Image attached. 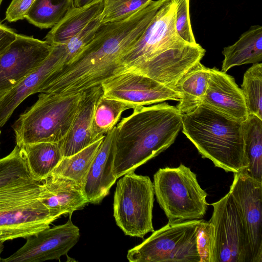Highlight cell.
<instances>
[{"instance_id":"cell-1","label":"cell","mask_w":262,"mask_h":262,"mask_svg":"<svg viewBox=\"0 0 262 262\" xmlns=\"http://www.w3.org/2000/svg\"><path fill=\"white\" fill-rule=\"evenodd\" d=\"M175 16L174 3L167 0L138 41L122 57L117 74L137 73L174 90L179 80L201 62L206 52L199 43L190 44L180 37Z\"/></svg>"},{"instance_id":"cell-2","label":"cell","mask_w":262,"mask_h":262,"mask_svg":"<svg viewBox=\"0 0 262 262\" xmlns=\"http://www.w3.org/2000/svg\"><path fill=\"white\" fill-rule=\"evenodd\" d=\"M182 114L162 103L138 106L116 125L113 142V173L118 179L135 171L174 142L182 127Z\"/></svg>"},{"instance_id":"cell-3","label":"cell","mask_w":262,"mask_h":262,"mask_svg":"<svg viewBox=\"0 0 262 262\" xmlns=\"http://www.w3.org/2000/svg\"><path fill=\"white\" fill-rule=\"evenodd\" d=\"M182 132L203 158L226 172L247 169L243 122L201 103L182 114Z\"/></svg>"},{"instance_id":"cell-4","label":"cell","mask_w":262,"mask_h":262,"mask_svg":"<svg viewBox=\"0 0 262 262\" xmlns=\"http://www.w3.org/2000/svg\"><path fill=\"white\" fill-rule=\"evenodd\" d=\"M40 184L30 177L0 188V242L35 235L59 217L41 201Z\"/></svg>"},{"instance_id":"cell-5","label":"cell","mask_w":262,"mask_h":262,"mask_svg":"<svg viewBox=\"0 0 262 262\" xmlns=\"http://www.w3.org/2000/svg\"><path fill=\"white\" fill-rule=\"evenodd\" d=\"M84 93L68 95L40 93L36 102L12 125L16 145L61 142L71 126Z\"/></svg>"},{"instance_id":"cell-6","label":"cell","mask_w":262,"mask_h":262,"mask_svg":"<svg viewBox=\"0 0 262 262\" xmlns=\"http://www.w3.org/2000/svg\"><path fill=\"white\" fill-rule=\"evenodd\" d=\"M158 203L169 222L200 220L206 213L207 194L196 175L183 164L160 168L154 176Z\"/></svg>"},{"instance_id":"cell-7","label":"cell","mask_w":262,"mask_h":262,"mask_svg":"<svg viewBox=\"0 0 262 262\" xmlns=\"http://www.w3.org/2000/svg\"><path fill=\"white\" fill-rule=\"evenodd\" d=\"M201 220L169 222L129 249L130 262H200L197 247Z\"/></svg>"},{"instance_id":"cell-8","label":"cell","mask_w":262,"mask_h":262,"mask_svg":"<svg viewBox=\"0 0 262 262\" xmlns=\"http://www.w3.org/2000/svg\"><path fill=\"white\" fill-rule=\"evenodd\" d=\"M117 183L114 198V217L126 235L143 238L154 231L153 183L148 176L134 171L125 173Z\"/></svg>"},{"instance_id":"cell-9","label":"cell","mask_w":262,"mask_h":262,"mask_svg":"<svg viewBox=\"0 0 262 262\" xmlns=\"http://www.w3.org/2000/svg\"><path fill=\"white\" fill-rule=\"evenodd\" d=\"M214 228L215 262H251L248 237L240 210L229 191L210 204Z\"/></svg>"},{"instance_id":"cell-10","label":"cell","mask_w":262,"mask_h":262,"mask_svg":"<svg viewBox=\"0 0 262 262\" xmlns=\"http://www.w3.org/2000/svg\"><path fill=\"white\" fill-rule=\"evenodd\" d=\"M52 49L45 40L17 34L0 57V98L37 69Z\"/></svg>"},{"instance_id":"cell-11","label":"cell","mask_w":262,"mask_h":262,"mask_svg":"<svg viewBox=\"0 0 262 262\" xmlns=\"http://www.w3.org/2000/svg\"><path fill=\"white\" fill-rule=\"evenodd\" d=\"M103 95L130 104L135 107L166 100L179 101L181 95L171 88L144 75L123 72L101 84Z\"/></svg>"},{"instance_id":"cell-12","label":"cell","mask_w":262,"mask_h":262,"mask_svg":"<svg viewBox=\"0 0 262 262\" xmlns=\"http://www.w3.org/2000/svg\"><path fill=\"white\" fill-rule=\"evenodd\" d=\"M229 192L243 219L251 262H262V182L245 170L234 173Z\"/></svg>"},{"instance_id":"cell-13","label":"cell","mask_w":262,"mask_h":262,"mask_svg":"<svg viewBox=\"0 0 262 262\" xmlns=\"http://www.w3.org/2000/svg\"><path fill=\"white\" fill-rule=\"evenodd\" d=\"M67 222L49 227L35 235L26 238V243L2 262H40L59 259L77 243L80 230L69 214Z\"/></svg>"},{"instance_id":"cell-14","label":"cell","mask_w":262,"mask_h":262,"mask_svg":"<svg viewBox=\"0 0 262 262\" xmlns=\"http://www.w3.org/2000/svg\"><path fill=\"white\" fill-rule=\"evenodd\" d=\"M52 46L53 49L45 61L0 98V128L24 100L32 94L40 93L49 76L63 66L62 45Z\"/></svg>"},{"instance_id":"cell-15","label":"cell","mask_w":262,"mask_h":262,"mask_svg":"<svg viewBox=\"0 0 262 262\" xmlns=\"http://www.w3.org/2000/svg\"><path fill=\"white\" fill-rule=\"evenodd\" d=\"M209 70L208 86L201 103L236 120L246 121L249 116L248 109L234 78L215 68Z\"/></svg>"},{"instance_id":"cell-16","label":"cell","mask_w":262,"mask_h":262,"mask_svg":"<svg viewBox=\"0 0 262 262\" xmlns=\"http://www.w3.org/2000/svg\"><path fill=\"white\" fill-rule=\"evenodd\" d=\"M115 128L104 136L90 166L83 187L89 203L100 204L117 180L113 173V142Z\"/></svg>"},{"instance_id":"cell-17","label":"cell","mask_w":262,"mask_h":262,"mask_svg":"<svg viewBox=\"0 0 262 262\" xmlns=\"http://www.w3.org/2000/svg\"><path fill=\"white\" fill-rule=\"evenodd\" d=\"M39 198L59 217L82 209L89 203L81 187L69 179L51 176L40 184Z\"/></svg>"},{"instance_id":"cell-18","label":"cell","mask_w":262,"mask_h":262,"mask_svg":"<svg viewBox=\"0 0 262 262\" xmlns=\"http://www.w3.org/2000/svg\"><path fill=\"white\" fill-rule=\"evenodd\" d=\"M102 93L101 85L85 91L71 126L60 142L63 157L74 155L94 143L91 136L93 118L96 103Z\"/></svg>"},{"instance_id":"cell-19","label":"cell","mask_w":262,"mask_h":262,"mask_svg":"<svg viewBox=\"0 0 262 262\" xmlns=\"http://www.w3.org/2000/svg\"><path fill=\"white\" fill-rule=\"evenodd\" d=\"M102 0L82 7H73L64 17L52 28L45 39L51 45H62L78 34L103 11Z\"/></svg>"},{"instance_id":"cell-20","label":"cell","mask_w":262,"mask_h":262,"mask_svg":"<svg viewBox=\"0 0 262 262\" xmlns=\"http://www.w3.org/2000/svg\"><path fill=\"white\" fill-rule=\"evenodd\" d=\"M222 71L244 64L256 63L262 60V27L252 26L233 45L225 47Z\"/></svg>"},{"instance_id":"cell-21","label":"cell","mask_w":262,"mask_h":262,"mask_svg":"<svg viewBox=\"0 0 262 262\" xmlns=\"http://www.w3.org/2000/svg\"><path fill=\"white\" fill-rule=\"evenodd\" d=\"M31 177L41 182L49 178L63 158L60 142H40L20 146Z\"/></svg>"},{"instance_id":"cell-22","label":"cell","mask_w":262,"mask_h":262,"mask_svg":"<svg viewBox=\"0 0 262 262\" xmlns=\"http://www.w3.org/2000/svg\"><path fill=\"white\" fill-rule=\"evenodd\" d=\"M209 75V68L199 62L177 83L174 90L181 95V98L176 107L182 114L192 111L202 103Z\"/></svg>"},{"instance_id":"cell-23","label":"cell","mask_w":262,"mask_h":262,"mask_svg":"<svg viewBox=\"0 0 262 262\" xmlns=\"http://www.w3.org/2000/svg\"><path fill=\"white\" fill-rule=\"evenodd\" d=\"M244 151L251 177L262 182V119L249 114L243 122Z\"/></svg>"},{"instance_id":"cell-24","label":"cell","mask_w":262,"mask_h":262,"mask_svg":"<svg viewBox=\"0 0 262 262\" xmlns=\"http://www.w3.org/2000/svg\"><path fill=\"white\" fill-rule=\"evenodd\" d=\"M103 140H98L74 155L63 157L50 177L69 179L83 190L92 162Z\"/></svg>"},{"instance_id":"cell-25","label":"cell","mask_w":262,"mask_h":262,"mask_svg":"<svg viewBox=\"0 0 262 262\" xmlns=\"http://www.w3.org/2000/svg\"><path fill=\"white\" fill-rule=\"evenodd\" d=\"M135 107L127 103L106 97L102 93L96 103L93 118V142L104 138L116 126L124 111Z\"/></svg>"},{"instance_id":"cell-26","label":"cell","mask_w":262,"mask_h":262,"mask_svg":"<svg viewBox=\"0 0 262 262\" xmlns=\"http://www.w3.org/2000/svg\"><path fill=\"white\" fill-rule=\"evenodd\" d=\"M74 6L73 0H35L25 18L40 29L52 28Z\"/></svg>"},{"instance_id":"cell-27","label":"cell","mask_w":262,"mask_h":262,"mask_svg":"<svg viewBox=\"0 0 262 262\" xmlns=\"http://www.w3.org/2000/svg\"><path fill=\"white\" fill-rule=\"evenodd\" d=\"M241 86L249 115L262 119V63H254L246 71Z\"/></svg>"},{"instance_id":"cell-28","label":"cell","mask_w":262,"mask_h":262,"mask_svg":"<svg viewBox=\"0 0 262 262\" xmlns=\"http://www.w3.org/2000/svg\"><path fill=\"white\" fill-rule=\"evenodd\" d=\"M30 177L21 147L16 145L9 154L0 159V188Z\"/></svg>"},{"instance_id":"cell-29","label":"cell","mask_w":262,"mask_h":262,"mask_svg":"<svg viewBox=\"0 0 262 262\" xmlns=\"http://www.w3.org/2000/svg\"><path fill=\"white\" fill-rule=\"evenodd\" d=\"M101 23L125 19L144 8L153 0H102Z\"/></svg>"},{"instance_id":"cell-30","label":"cell","mask_w":262,"mask_h":262,"mask_svg":"<svg viewBox=\"0 0 262 262\" xmlns=\"http://www.w3.org/2000/svg\"><path fill=\"white\" fill-rule=\"evenodd\" d=\"M101 24L100 16L90 23L78 34L62 44L64 52L63 66L71 61L91 41Z\"/></svg>"},{"instance_id":"cell-31","label":"cell","mask_w":262,"mask_h":262,"mask_svg":"<svg viewBox=\"0 0 262 262\" xmlns=\"http://www.w3.org/2000/svg\"><path fill=\"white\" fill-rule=\"evenodd\" d=\"M197 247L200 262H215L214 226L210 222L201 220L198 225Z\"/></svg>"},{"instance_id":"cell-32","label":"cell","mask_w":262,"mask_h":262,"mask_svg":"<svg viewBox=\"0 0 262 262\" xmlns=\"http://www.w3.org/2000/svg\"><path fill=\"white\" fill-rule=\"evenodd\" d=\"M176 6L175 28L180 37L190 44H196L189 16V0H172Z\"/></svg>"},{"instance_id":"cell-33","label":"cell","mask_w":262,"mask_h":262,"mask_svg":"<svg viewBox=\"0 0 262 262\" xmlns=\"http://www.w3.org/2000/svg\"><path fill=\"white\" fill-rule=\"evenodd\" d=\"M34 1L12 0L7 9L5 19L10 23L24 19Z\"/></svg>"},{"instance_id":"cell-34","label":"cell","mask_w":262,"mask_h":262,"mask_svg":"<svg viewBox=\"0 0 262 262\" xmlns=\"http://www.w3.org/2000/svg\"><path fill=\"white\" fill-rule=\"evenodd\" d=\"M17 35L13 29L0 23V57L16 38Z\"/></svg>"},{"instance_id":"cell-35","label":"cell","mask_w":262,"mask_h":262,"mask_svg":"<svg viewBox=\"0 0 262 262\" xmlns=\"http://www.w3.org/2000/svg\"><path fill=\"white\" fill-rule=\"evenodd\" d=\"M99 0H73L75 7H82Z\"/></svg>"},{"instance_id":"cell-36","label":"cell","mask_w":262,"mask_h":262,"mask_svg":"<svg viewBox=\"0 0 262 262\" xmlns=\"http://www.w3.org/2000/svg\"><path fill=\"white\" fill-rule=\"evenodd\" d=\"M4 243L0 242V261H1V259H2L1 254L4 250Z\"/></svg>"},{"instance_id":"cell-37","label":"cell","mask_w":262,"mask_h":262,"mask_svg":"<svg viewBox=\"0 0 262 262\" xmlns=\"http://www.w3.org/2000/svg\"><path fill=\"white\" fill-rule=\"evenodd\" d=\"M2 1H3V0H0V6H1Z\"/></svg>"},{"instance_id":"cell-38","label":"cell","mask_w":262,"mask_h":262,"mask_svg":"<svg viewBox=\"0 0 262 262\" xmlns=\"http://www.w3.org/2000/svg\"><path fill=\"white\" fill-rule=\"evenodd\" d=\"M1 130H0V135H1Z\"/></svg>"}]
</instances>
